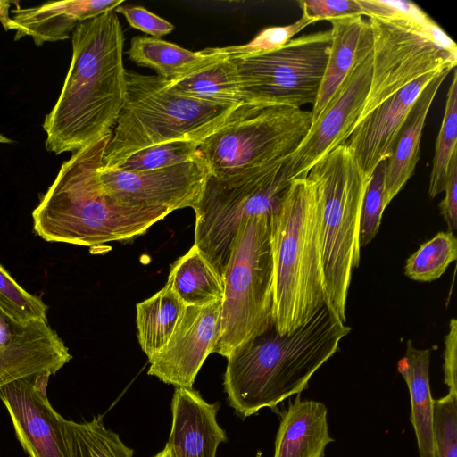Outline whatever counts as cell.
Returning a JSON list of instances; mask_svg holds the SVG:
<instances>
[{"label":"cell","instance_id":"7bdbcfd3","mask_svg":"<svg viewBox=\"0 0 457 457\" xmlns=\"http://www.w3.org/2000/svg\"><path fill=\"white\" fill-rule=\"evenodd\" d=\"M0 143L11 144V143H13V141L12 139H10L8 137H5L4 136L0 134Z\"/></svg>","mask_w":457,"mask_h":457},{"label":"cell","instance_id":"e0dca14e","mask_svg":"<svg viewBox=\"0 0 457 457\" xmlns=\"http://www.w3.org/2000/svg\"><path fill=\"white\" fill-rule=\"evenodd\" d=\"M444 69L427 73L408 84L357 123L345 143L366 179H370L374 170L392 154L417 98Z\"/></svg>","mask_w":457,"mask_h":457},{"label":"cell","instance_id":"7c38bea8","mask_svg":"<svg viewBox=\"0 0 457 457\" xmlns=\"http://www.w3.org/2000/svg\"><path fill=\"white\" fill-rule=\"evenodd\" d=\"M371 68L372 38L361 49L343 83L286 161L284 170L289 180L305 178L316 162L347 141L367 100Z\"/></svg>","mask_w":457,"mask_h":457},{"label":"cell","instance_id":"4316f807","mask_svg":"<svg viewBox=\"0 0 457 457\" xmlns=\"http://www.w3.org/2000/svg\"><path fill=\"white\" fill-rule=\"evenodd\" d=\"M128 54L137 65L154 69L158 76L167 80L184 73L206 57L203 50L193 52L148 37L132 38Z\"/></svg>","mask_w":457,"mask_h":457},{"label":"cell","instance_id":"9a60e30c","mask_svg":"<svg viewBox=\"0 0 457 457\" xmlns=\"http://www.w3.org/2000/svg\"><path fill=\"white\" fill-rule=\"evenodd\" d=\"M221 300L186 306L166 345L151 360L148 375L175 387L192 389L204 361L217 343Z\"/></svg>","mask_w":457,"mask_h":457},{"label":"cell","instance_id":"f1b7e54d","mask_svg":"<svg viewBox=\"0 0 457 457\" xmlns=\"http://www.w3.org/2000/svg\"><path fill=\"white\" fill-rule=\"evenodd\" d=\"M456 258L457 239L453 232H439L407 259L404 273L415 281H433L440 278Z\"/></svg>","mask_w":457,"mask_h":457},{"label":"cell","instance_id":"b9f144b4","mask_svg":"<svg viewBox=\"0 0 457 457\" xmlns=\"http://www.w3.org/2000/svg\"><path fill=\"white\" fill-rule=\"evenodd\" d=\"M154 457H174L171 446L167 443L165 447Z\"/></svg>","mask_w":457,"mask_h":457},{"label":"cell","instance_id":"6da1fadb","mask_svg":"<svg viewBox=\"0 0 457 457\" xmlns=\"http://www.w3.org/2000/svg\"><path fill=\"white\" fill-rule=\"evenodd\" d=\"M60 96L46 116V149L75 152L112 132L125 102L124 36L115 12L79 23Z\"/></svg>","mask_w":457,"mask_h":457},{"label":"cell","instance_id":"7402d4cb","mask_svg":"<svg viewBox=\"0 0 457 457\" xmlns=\"http://www.w3.org/2000/svg\"><path fill=\"white\" fill-rule=\"evenodd\" d=\"M203 52L206 57L184 73L167 80L168 88L199 101L228 106L243 104L237 71L233 59L215 52Z\"/></svg>","mask_w":457,"mask_h":457},{"label":"cell","instance_id":"8d00e7d4","mask_svg":"<svg viewBox=\"0 0 457 457\" xmlns=\"http://www.w3.org/2000/svg\"><path fill=\"white\" fill-rule=\"evenodd\" d=\"M303 15L315 22L363 16L357 0H305L298 2Z\"/></svg>","mask_w":457,"mask_h":457},{"label":"cell","instance_id":"d6986e66","mask_svg":"<svg viewBox=\"0 0 457 457\" xmlns=\"http://www.w3.org/2000/svg\"><path fill=\"white\" fill-rule=\"evenodd\" d=\"M123 0H71L47 2L29 8L12 10L6 30L16 31L15 40L25 36L33 38L37 46L70 37L71 32L81 22L112 12Z\"/></svg>","mask_w":457,"mask_h":457},{"label":"cell","instance_id":"52a82bcc","mask_svg":"<svg viewBox=\"0 0 457 457\" xmlns=\"http://www.w3.org/2000/svg\"><path fill=\"white\" fill-rule=\"evenodd\" d=\"M221 303L213 353L225 358L274 327L270 215L252 216L241 223L223 276Z\"/></svg>","mask_w":457,"mask_h":457},{"label":"cell","instance_id":"ba28073f","mask_svg":"<svg viewBox=\"0 0 457 457\" xmlns=\"http://www.w3.org/2000/svg\"><path fill=\"white\" fill-rule=\"evenodd\" d=\"M312 123L311 111L242 104L201 142L198 151L211 175L228 177L285 162Z\"/></svg>","mask_w":457,"mask_h":457},{"label":"cell","instance_id":"30bf717a","mask_svg":"<svg viewBox=\"0 0 457 457\" xmlns=\"http://www.w3.org/2000/svg\"><path fill=\"white\" fill-rule=\"evenodd\" d=\"M368 21L372 37L371 79L359 121L420 77L455 69L457 64L456 44L430 17L424 21L368 18Z\"/></svg>","mask_w":457,"mask_h":457},{"label":"cell","instance_id":"9c48e42d","mask_svg":"<svg viewBox=\"0 0 457 457\" xmlns=\"http://www.w3.org/2000/svg\"><path fill=\"white\" fill-rule=\"evenodd\" d=\"M286 161L207 179L192 208L195 218L194 245L222 280L241 223L252 216L270 215L287 192L290 180L284 170Z\"/></svg>","mask_w":457,"mask_h":457},{"label":"cell","instance_id":"2e32d148","mask_svg":"<svg viewBox=\"0 0 457 457\" xmlns=\"http://www.w3.org/2000/svg\"><path fill=\"white\" fill-rule=\"evenodd\" d=\"M71 358L47 320H17L0 308V388L34 374H55Z\"/></svg>","mask_w":457,"mask_h":457},{"label":"cell","instance_id":"ac0fdd59","mask_svg":"<svg viewBox=\"0 0 457 457\" xmlns=\"http://www.w3.org/2000/svg\"><path fill=\"white\" fill-rule=\"evenodd\" d=\"M219 406L204 400L197 391L175 388L167 442L174 457H216L219 445L227 440L217 420Z\"/></svg>","mask_w":457,"mask_h":457},{"label":"cell","instance_id":"484cf974","mask_svg":"<svg viewBox=\"0 0 457 457\" xmlns=\"http://www.w3.org/2000/svg\"><path fill=\"white\" fill-rule=\"evenodd\" d=\"M165 286L186 306L204 305L223 297V280L194 245L171 265Z\"/></svg>","mask_w":457,"mask_h":457},{"label":"cell","instance_id":"ab89813d","mask_svg":"<svg viewBox=\"0 0 457 457\" xmlns=\"http://www.w3.org/2000/svg\"><path fill=\"white\" fill-rule=\"evenodd\" d=\"M444 382L450 394H457V320L452 319L445 337Z\"/></svg>","mask_w":457,"mask_h":457},{"label":"cell","instance_id":"f35d334b","mask_svg":"<svg viewBox=\"0 0 457 457\" xmlns=\"http://www.w3.org/2000/svg\"><path fill=\"white\" fill-rule=\"evenodd\" d=\"M444 191L445 195L439 204V209L448 231L453 232L457 228V150L450 161Z\"/></svg>","mask_w":457,"mask_h":457},{"label":"cell","instance_id":"1f68e13d","mask_svg":"<svg viewBox=\"0 0 457 457\" xmlns=\"http://www.w3.org/2000/svg\"><path fill=\"white\" fill-rule=\"evenodd\" d=\"M0 308L17 320H47L48 307L39 297L29 294L21 287L1 264Z\"/></svg>","mask_w":457,"mask_h":457},{"label":"cell","instance_id":"5bb4252c","mask_svg":"<svg viewBox=\"0 0 457 457\" xmlns=\"http://www.w3.org/2000/svg\"><path fill=\"white\" fill-rule=\"evenodd\" d=\"M51 375L34 374L0 388V400L29 457H70L65 419L53 408L46 395Z\"/></svg>","mask_w":457,"mask_h":457},{"label":"cell","instance_id":"8992f818","mask_svg":"<svg viewBox=\"0 0 457 457\" xmlns=\"http://www.w3.org/2000/svg\"><path fill=\"white\" fill-rule=\"evenodd\" d=\"M306 178L320 204L325 303L345 323L352 275L361 259L360 220L369 179L346 143L316 162Z\"/></svg>","mask_w":457,"mask_h":457},{"label":"cell","instance_id":"4fadbf2b","mask_svg":"<svg viewBox=\"0 0 457 457\" xmlns=\"http://www.w3.org/2000/svg\"><path fill=\"white\" fill-rule=\"evenodd\" d=\"M210 175L201 155L153 170L126 171L103 165L99 172L104 188L117 201L133 206L165 208L171 212L193 208Z\"/></svg>","mask_w":457,"mask_h":457},{"label":"cell","instance_id":"3957f363","mask_svg":"<svg viewBox=\"0 0 457 457\" xmlns=\"http://www.w3.org/2000/svg\"><path fill=\"white\" fill-rule=\"evenodd\" d=\"M112 133L75 151L34 209L33 229L45 241L98 246L127 240L171 212L125 204L105 191L99 172Z\"/></svg>","mask_w":457,"mask_h":457},{"label":"cell","instance_id":"7a4b0ae2","mask_svg":"<svg viewBox=\"0 0 457 457\" xmlns=\"http://www.w3.org/2000/svg\"><path fill=\"white\" fill-rule=\"evenodd\" d=\"M350 331L325 303L291 332L273 327L243 344L227 358L223 385L230 406L247 418L300 395Z\"/></svg>","mask_w":457,"mask_h":457},{"label":"cell","instance_id":"f546056e","mask_svg":"<svg viewBox=\"0 0 457 457\" xmlns=\"http://www.w3.org/2000/svg\"><path fill=\"white\" fill-rule=\"evenodd\" d=\"M457 72L454 70L447 93L445 114L436 140L428 195L434 198L444 191L450 161L457 150Z\"/></svg>","mask_w":457,"mask_h":457},{"label":"cell","instance_id":"d590c367","mask_svg":"<svg viewBox=\"0 0 457 457\" xmlns=\"http://www.w3.org/2000/svg\"><path fill=\"white\" fill-rule=\"evenodd\" d=\"M363 15L381 20L424 21L429 16L411 1L357 0Z\"/></svg>","mask_w":457,"mask_h":457},{"label":"cell","instance_id":"60d3db41","mask_svg":"<svg viewBox=\"0 0 457 457\" xmlns=\"http://www.w3.org/2000/svg\"><path fill=\"white\" fill-rule=\"evenodd\" d=\"M10 2L6 1H0V21L4 25V27L6 29L8 21L10 20V17L8 15V9H9Z\"/></svg>","mask_w":457,"mask_h":457},{"label":"cell","instance_id":"83f0119b","mask_svg":"<svg viewBox=\"0 0 457 457\" xmlns=\"http://www.w3.org/2000/svg\"><path fill=\"white\" fill-rule=\"evenodd\" d=\"M70 457H134L119 435L105 428L100 416L91 420H64Z\"/></svg>","mask_w":457,"mask_h":457},{"label":"cell","instance_id":"8fae6325","mask_svg":"<svg viewBox=\"0 0 457 457\" xmlns=\"http://www.w3.org/2000/svg\"><path fill=\"white\" fill-rule=\"evenodd\" d=\"M330 30L291 39L280 48L230 56L237 67L243 104L301 109L316 102L328 59Z\"/></svg>","mask_w":457,"mask_h":457},{"label":"cell","instance_id":"d4e9b609","mask_svg":"<svg viewBox=\"0 0 457 457\" xmlns=\"http://www.w3.org/2000/svg\"><path fill=\"white\" fill-rule=\"evenodd\" d=\"M185 308L177 294L166 286L137 304V339L148 361L166 345Z\"/></svg>","mask_w":457,"mask_h":457},{"label":"cell","instance_id":"e575fe53","mask_svg":"<svg viewBox=\"0 0 457 457\" xmlns=\"http://www.w3.org/2000/svg\"><path fill=\"white\" fill-rule=\"evenodd\" d=\"M434 427L437 457H457V394L435 400Z\"/></svg>","mask_w":457,"mask_h":457},{"label":"cell","instance_id":"ffe728a7","mask_svg":"<svg viewBox=\"0 0 457 457\" xmlns=\"http://www.w3.org/2000/svg\"><path fill=\"white\" fill-rule=\"evenodd\" d=\"M453 70H442L420 93L401 129L392 154L385 161L384 198L386 207L414 173L427 115L440 86Z\"/></svg>","mask_w":457,"mask_h":457},{"label":"cell","instance_id":"74e56055","mask_svg":"<svg viewBox=\"0 0 457 457\" xmlns=\"http://www.w3.org/2000/svg\"><path fill=\"white\" fill-rule=\"evenodd\" d=\"M115 12L122 14L130 27L154 38H161L175 29L170 22L142 6L120 5Z\"/></svg>","mask_w":457,"mask_h":457},{"label":"cell","instance_id":"277c9868","mask_svg":"<svg viewBox=\"0 0 457 457\" xmlns=\"http://www.w3.org/2000/svg\"><path fill=\"white\" fill-rule=\"evenodd\" d=\"M270 240L274 328L285 334L325 304L320 204L306 177L290 180L279 205L270 214Z\"/></svg>","mask_w":457,"mask_h":457},{"label":"cell","instance_id":"44dd1931","mask_svg":"<svg viewBox=\"0 0 457 457\" xmlns=\"http://www.w3.org/2000/svg\"><path fill=\"white\" fill-rule=\"evenodd\" d=\"M331 442L325 404L297 395L281 417L273 457H324Z\"/></svg>","mask_w":457,"mask_h":457},{"label":"cell","instance_id":"836d02e7","mask_svg":"<svg viewBox=\"0 0 457 457\" xmlns=\"http://www.w3.org/2000/svg\"><path fill=\"white\" fill-rule=\"evenodd\" d=\"M384 165L385 162L374 170L366 187L360 220L361 249L367 246L378 234L382 214L386 208L384 198Z\"/></svg>","mask_w":457,"mask_h":457},{"label":"cell","instance_id":"4dcf8cb0","mask_svg":"<svg viewBox=\"0 0 457 457\" xmlns=\"http://www.w3.org/2000/svg\"><path fill=\"white\" fill-rule=\"evenodd\" d=\"M201 143L179 140L155 145L136 152L113 168L126 171H146L177 165L200 155Z\"/></svg>","mask_w":457,"mask_h":457},{"label":"cell","instance_id":"603a6c76","mask_svg":"<svg viewBox=\"0 0 457 457\" xmlns=\"http://www.w3.org/2000/svg\"><path fill=\"white\" fill-rule=\"evenodd\" d=\"M430 349H419L411 340L406 353L397 362L411 397V421L415 432L420 457H437L434 403L429 382Z\"/></svg>","mask_w":457,"mask_h":457},{"label":"cell","instance_id":"5b68a950","mask_svg":"<svg viewBox=\"0 0 457 457\" xmlns=\"http://www.w3.org/2000/svg\"><path fill=\"white\" fill-rule=\"evenodd\" d=\"M237 106L199 101L170 91L167 79L126 70V96L107 145L104 168L130 154L179 140L202 142Z\"/></svg>","mask_w":457,"mask_h":457},{"label":"cell","instance_id":"cb8c5ba5","mask_svg":"<svg viewBox=\"0 0 457 457\" xmlns=\"http://www.w3.org/2000/svg\"><path fill=\"white\" fill-rule=\"evenodd\" d=\"M329 22L332 40L323 79L311 111L312 123L352 70L361 49L372 38L369 21L362 16L345 17Z\"/></svg>","mask_w":457,"mask_h":457},{"label":"cell","instance_id":"d6a6232c","mask_svg":"<svg viewBox=\"0 0 457 457\" xmlns=\"http://www.w3.org/2000/svg\"><path fill=\"white\" fill-rule=\"evenodd\" d=\"M312 19L302 17L292 24L286 26L269 27L260 31L250 42L225 47H212L217 53L225 54L232 57L253 55L267 53L282 47L293 37L305 27L314 23Z\"/></svg>","mask_w":457,"mask_h":457}]
</instances>
